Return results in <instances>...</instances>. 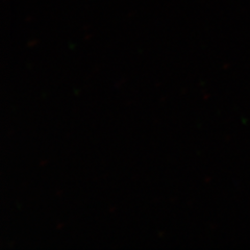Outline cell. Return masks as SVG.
I'll return each mask as SVG.
<instances>
[]
</instances>
